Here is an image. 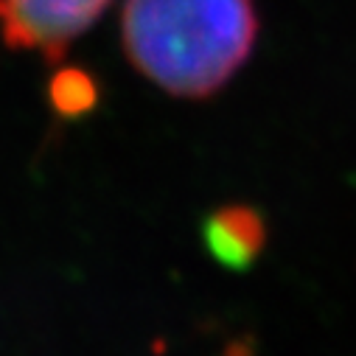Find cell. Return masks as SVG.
I'll use <instances>...</instances> for the list:
<instances>
[{
  "mask_svg": "<svg viewBox=\"0 0 356 356\" xmlns=\"http://www.w3.org/2000/svg\"><path fill=\"white\" fill-rule=\"evenodd\" d=\"M205 244L216 261L244 266L264 244V225L247 208H222L205 225Z\"/></svg>",
  "mask_w": 356,
  "mask_h": 356,
  "instance_id": "obj_3",
  "label": "cell"
},
{
  "mask_svg": "<svg viewBox=\"0 0 356 356\" xmlns=\"http://www.w3.org/2000/svg\"><path fill=\"white\" fill-rule=\"evenodd\" d=\"M107 6L110 0H0V31L12 48L56 62Z\"/></svg>",
  "mask_w": 356,
  "mask_h": 356,
  "instance_id": "obj_2",
  "label": "cell"
},
{
  "mask_svg": "<svg viewBox=\"0 0 356 356\" xmlns=\"http://www.w3.org/2000/svg\"><path fill=\"white\" fill-rule=\"evenodd\" d=\"M258 34L252 0H127L129 62L165 93L205 99L247 62Z\"/></svg>",
  "mask_w": 356,
  "mask_h": 356,
  "instance_id": "obj_1",
  "label": "cell"
},
{
  "mask_svg": "<svg viewBox=\"0 0 356 356\" xmlns=\"http://www.w3.org/2000/svg\"><path fill=\"white\" fill-rule=\"evenodd\" d=\"M51 99L62 115H81L96 102V84L81 70H65L51 84Z\"/></svg>",
  "mask_w": 356,
  "mask_h": 356,
  "instance_id": "obj_4",
  "label": "cell"
}]
</instances>
